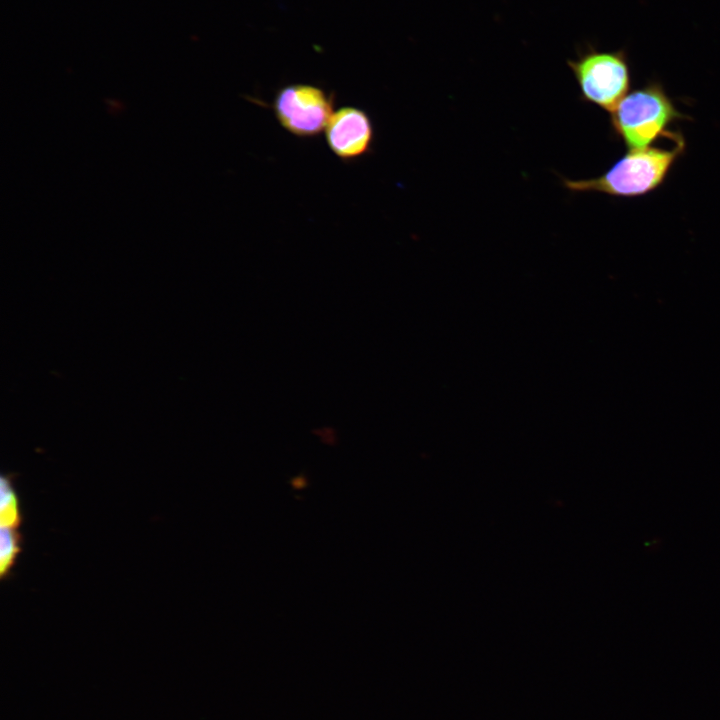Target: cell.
Here are the masks:
<instances>
[{
    "mask_svg": "<svg viewBox=\"0 0 720 720\" xmlns=\"http://www.w3.org/2000/svg\"><path fill=\"white\" fill-rule=\"evenodd\" d=\"M21 535L18 529L1 528L0 533V574L8 577L21 551Z\"/></svg>",
    "mask_w": 720,
    "mask_h": 720,
    "instance_id": "cell-7",
    "label": "cell"
},
{
    "mask_svg": "<svg viewBox=\"0 0 720 720\" xmlns=\"http://www.w3.org/2000/svg\"><path fill=\"white\" fill-rule=\"evenodd\" d=\"M567 65L577 82L583 101L609 113L628 93L631 67L625 49L599 50L588 45Z\"/></svg>",
    "mask_w": 720,
    "mask_h": 720,
    "instance_id": "cell-3",
    "label": "cell"
},
{
    "mask_svg": "<svg viewBox=\"0 0 720 720\" xmlns=\"http://www.w3.org/2000/svg\"><path fill=\"white\" fill-rule=\"evenodd\" d=\"M684 150L685 141L680 134L672 148L630 149L600 176L588 179L562 177V185L575 193L597 192L625 198L643 196L665 182Z\"/></svg>",
    "mask_w": 720,
    "mask_h": 720,
    "instance_id": "cell-1",
    "label": "cell"
},
{
    "mask_svg": "<svg viewBox=\"0 0 720 720\" xmlns=\"http://www.w3.org/2000/svg\"><path fill=\"white\" fill-rule=\"evenodd\" d=\"M614 134L629 148L649 147L658 138H676L679 132L669 128L686 119L657 80L627 93L610 112Z\"/></svg>",
    "mask_w": 720,
    "mask_h": 720,
    "instance_id": "cell-2",
    "label": "cell"
},
{
    "mask_svg": "<svg viewBox=\"0 0 720 720\" xmlns=\"http://www.w3.org/2000/svg\"><path fill=\"white\" fill-rule=\"evenodd\" d=\"M0 526L18 529L21 523L19 501L10 476L3 475L0 481Z\"/></svg>",
    "mask_w": 720,
    "mask_h": 720,
    "instance_id": "cell-6",
    "label": "cell"
},
{
    "mask_svg": "<svg viewBox=\"0 0 720 720\" xmlns=\"http://www.w3.org/2000/svg\"><path fill=\"white\" fill-rule=\"evenodd\" d=\"M374 126L369 114L356 106L334 111L325 129L329 150L343 162L360 160L372 151Z\"/></svg>",
    "mask_w": 720,
    "mask_h": 720,
    "instance_id": "cell-5",
    "label": "cell"
},
{
    "mask_svg": "<svg viewBox=\"0 0 720 720\" xmlns=\"http://www.w3.org/2000/svg\"><path fill=\"white\" fill-rule=\"evenodd\" d=\"M335 94L319 86L295 83L275 94L272 110L280 126L291 135L306 139L325 131L334 113Z\"/></svg>",
    "mask_w": 720,
    "mask_h": 720,
    "instance_id": "cell-4",
    "label": "cell"
}]
</instances>
